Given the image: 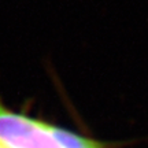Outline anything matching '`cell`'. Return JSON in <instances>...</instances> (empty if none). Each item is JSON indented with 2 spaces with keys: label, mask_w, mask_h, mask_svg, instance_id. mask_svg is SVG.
<instances>
[{
  "label": "cell",
  "mask_w": 148,
  "mask_h": 148,
  "mask_svg": "<svg viewBox=\"0 0 148 148\" xmlns=\"http://www.w3.org/2000/svg\"><path fill=\"white\" fill-rule=\"evenodd\" d=\"M0 148H3V147H1V145H0Z\"/></svg>",
  "instance_id": "obj_2"
},
{
  "label": "cell",
  "mask_w": 148,
  "mask_h": 148,
  "mask_svg": "<svg viewBox=\"0 0 148 148\" xmlns=\"http://www.w3.org/2000/svg\"><path fill=\"white\" fill-rule=\"evenodd\" d=\"M0 145L3 148H60L48 123L8 110L0 100Z\"/></svg>",
  "instance_id": "obj_1"
}]
</instances>
